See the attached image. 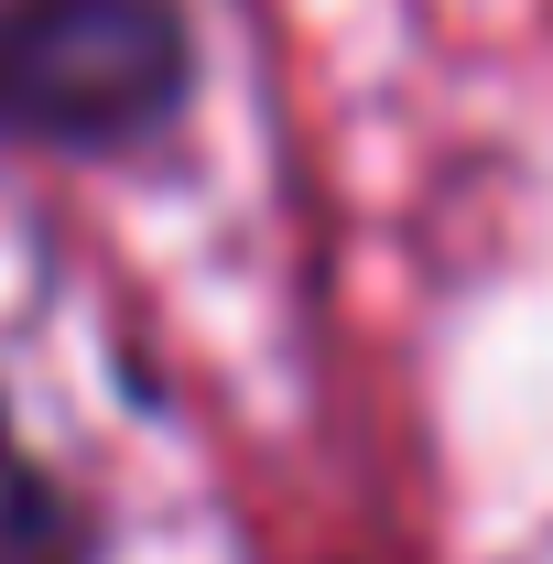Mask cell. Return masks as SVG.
<instances>
[{"label": "cell", "mask_w": 553, "mask_h": 564, "mask_svg": "<svg viewBox=\"0 0 553 564\" xmlns=\"http://www.w3.org/2000/svg\"><path fill=\"white\" fill-rule=\"evenodd\" d=\"M196 76L174 0H0V120L109 152L141 141Z\"/></svg>", "instance_id": "6da1fadb"}, {"label": "cell", "mask_w": 553, "mask_h": 564, "mask_svg": "<svg viewBox=\"0 0 553 564\" xmlns=\"http://www.w3.org/2000/svg\"><path fill=\"white\" fill-rule=\"evenodd\" d=\"M0 564H76V510L0 413Z\"/></svg>", "instance_id": "7a4b0ae2"}]
</instances>
